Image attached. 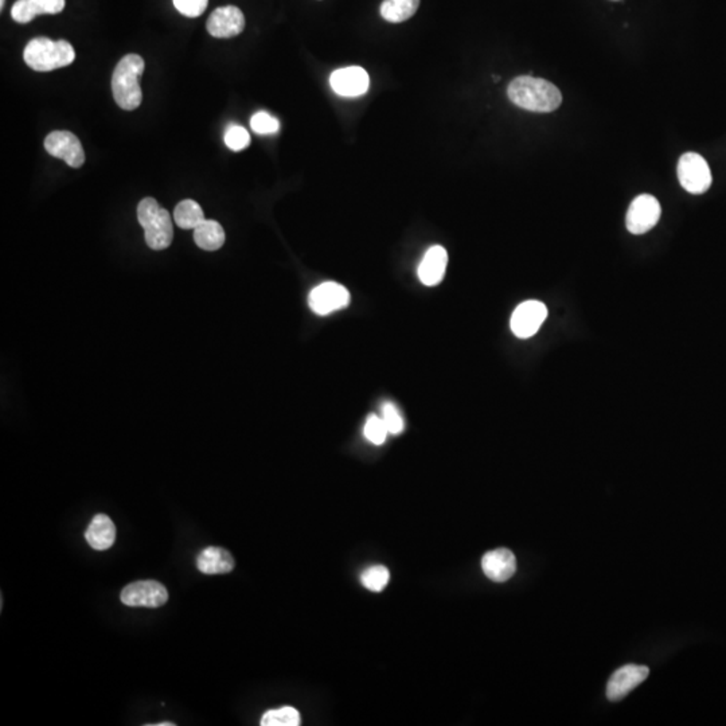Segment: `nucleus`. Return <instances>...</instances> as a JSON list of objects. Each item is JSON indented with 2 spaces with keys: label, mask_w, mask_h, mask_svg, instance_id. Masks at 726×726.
Listing matches in <instances>:
<instances>
[{
  "label": "nucleus",
  "mask_w": 726,
  "mask_h": 726,
  "mask_svg": "<svg viewBox=\"0 0 726 726\" xmlns=\"http://www.w3.org/2000/svg\"><path fill=\"white\" fill-rule=\"evenodd\" d=\"M507 96L516 107L530 112H553L562 102L561 91L554 83L532 75L514 78L508 85Z\"/></svg>",
  "instance_id": "f257e3e1"
},
{
  "label": "nucleus",
  "mask_w": 726,
  "mask_h": 726,
  "mask_svg": "<svg viewBox=\"0 0 726 726\" xmlns=\"http://www.w3.org/2000/svg\"><path fill=\"white\" fill-rule=\"evenodd\" d=\"M144 72V59L137 54L123 56L112 75L115 101L124 110H134L143 99L140 77Z\"/></svg>",
  "instance_id": "f03ea898"
},
{
  "label": "nucleus",
  "mask_w": 726,
  "mask_h": 726,
  "mask_svg": "<svg viewBox=\"0 0 726 726\" xmlns=\"http://www.w3.org/2000/svg\"><path fill=\"white\" fill-rule=\"evenodd\" d=\"M23 58L27 66L35 72H51L73 64L75 51L67 40L38 37L27 43Z\"/></svg>",
  "instance_id": "7ed1b4c3"
},
{
  "label": "nucleus",
  "mask_w": 726,
  "mask_h": 726,
  "mask_svg": "<svg viewBox=\"0 0 726 726\" xmlns=\"http://www.w3.org/2000/svg\"><path fill=\"white\" fill-rule=\"evenodd\" d=\"M137 220L144 229L145 242L153 250H163L174 238L171 215L153 198H144L137 206Z\"/></svg>",
  "instance_id": "20e7f679"
},
{
  "label": "nucleus",
  "mask_w": 726,
  "mask_h": 726,
  "mask_svg": "<svg viewBox=\"0 0 726 726\" xmlns=\"http://www.w3.org/2000/svg\"><path fill=\"white\" fill-rule=\"evenodd\" d=\"M678 179L687 193L698 195L706 193L713 177L709 164L699 153L686 152L678 161Z\"/></svg>",
  "instance_id": "39448f33"
},
{
  "label": "nucleus",
  "mask_w": 726,
  "mask_h": 726,
  "mask_svg": "<svg viewBox=\"0 0 726 726\" xmlns=\"http://www.w3.org/2000/svg\"><path fill=\"white\" fill-rule=\"evenodd\" d=\"M661 214V203L658 199L650 194H642L629 204L626 217L627 229L632 234L647 233L655 228Z\"/></svg>",
  "instance_id": "423d86ee"
},
{
  "label": "nucleus",
  "mask_w": 726,
  "mask_h": 726,
  "mask_svg": "<svg viewBox=\"0 0 726 726\" xmlns=\"http://www.w3.org/2000/svg\"><path fill=\"white\" fill-rule=\"evenodd\" d=\"M120 600L128 607L158 608L169 601V592L158 581H134L121 591Z\"/></svg>",
  "instance_id": "0eeeda50"
},
{
  "label": "nucleus",
  "mask_w": 726,
  "mask_h": 726,
  "mask_svg": "<svg viewBox=\"0 0 726 726\" xmlns=\"http://www.w3.org/2000/svg\"><path fill=\"white\" fill-rule=\"evenodd\" d=\"M350 292L338 282L327 281L317 285L309 292L308 304L315 314H333L339 309L346 308L350 304Z\"/></svg>",
  "instance_id": "6e6552de"
},
{
  "label": "nucleus",
  "mask_w": 726,
  "mask_h": 726,
  "mask_svg": "<svg viewBox=\"0 0 726 726\" xmlns=\"http://www.w3.org/2000/svg\"><path fill=\"white\" fill-rule=\"evenodd\" d=\"M548 317V308L542 301L527 300L519 304L511 316V331L521 339L532 338Z\"/></svg>",
  "instance_id": "1a4fd4ad"
},
{
  "label": "nucleus",
  "mask_w": 726,
  "mask_h": 726,
  "mask_svg": "<svg viewBox=\"0 0 726 726\" xmlns=\"http://www.w3.org/2000/svg\"><path fill=\"white\" fill-rule=\"evenodd\" d=\"M45 150L54 158L66 161L67 166L73 169H80L85 163L82 144L72 132H51L45 139Z\"/></svg>",
  "instance_id": "9d476101"
},
{
  "label": "nucleus",
  "mask_w": 726,
  "mask_h": 726,
  "mask_svg": "<svg viewBox=\"0 0 726 726\" xmlns=\"http://www.w3.org/2000/svg\"><path fill=\"white\" fill-rule=\"evenodd\" d=\"M650 670L647 666L627 664L613 672L608 680L607 696L609 701H620L627 694L647 679Z\"/></svg>",
  "instance_id": "9b49d317"
},
{
  "label": "nucleus",
  "mask_w": 726,
  "mask_h": 726,
  "mask_svg": "<svg viewBox=\"0 0 726 726\" xmlns=\"http://www.w3.org/2000/svg\"><path fill=\"white\" fill-rule=\"evenodd\" d=\"M207 32L214 38H233L245 29V16L236 5H225L212 11L207 19Z\"/></svg>",
  "instance_id": "f8f14e48"
},
{
  "label": "nucleus",
  "mask_w": 726,
  "mask_h": 726,
  "mask_svg": "<svg viewBox=\"0 0 726 726\" xmlns=\"http://www.w3.org/2000/svg\"><path fill=\"white\" fill-rule=\"evenodd\" d=\"M330 85L339 96L358 97L367 91L370 78L363 67H343L331 74Z\"/></svg>",
  "instance_id": "ddd939ff"
},
{
  "label": "nucleus",
  "mask_w": 726,
  "mask_h": 726,
  "mask_svg": "<svg viewBox=\"0 0 726 726\" xmlns=\"http://www.w3.org/2000/svg\"><path fill=\"white\" fill-rule=\"evenodd\" d=\"M481 569L489 580L505 583L515 575V556L508 549H495L484 554L481 558Z\"/></svg>",
  "instance_id": "4468645a"
},
{
  "label": "nucleus",
  "mask_w": 726,
  "mask_h": 726,
  "mask_svg": "<svg viewBox=\"0 0 726 726\" xmlns=\"http://www.w3.org/2000/svg\"><path fill=\"white\" fill-rule=\"evenodd\" d=\"M448 265V253L440 245H435L425 253L419 266V279L427 287H435L443 281Z\"/></svg>",
  "instance_id": "2eb2a0df"
},
{
  "label": "nucleus",
  "mask_w": 726,
  "mask_h": 726,
  "mask_svg": "<svg viewBox=\"0 0 726 726\" xmlns=\"http://www.w3.org/2000/svg\"><path fill=\"white\" fill-rule=\"evenodd\" d=\"M234 565L233 556L226 549L215 546L203 549L196 558V567L203 575H226L234 569Z\"/></svg>",
  "instance_id": "dca6fc26"
},
{
  "label": "nucleus",
  "mask_w": 726,
  "mask_h": 726,
  "mask_svg": "<svg viewBox=\"0 0 726 726\" xmlns=\"http://www.w3.org/2000/svg\"><path fill=\"white\" fill-rule=\"evenodd\" d=\"M85 540L94 550H108L116 540V526L105 514H97L85 532Z\"/></svg>",
  "instance_id": "f3484780"
},
{
  "label": "nucleus",
  "mask_w": 726,
  "mask_h": 726,
  "mask_svg": "<svg viewBox=\"0 0 726 726\" xmlns=\"http://www.w3.org/2000/svg\"><path fill=\"white\" fill-rule=\"evenodd\" d=\"M194 241L201 249L214 252L225 244V231L217 220H204L194 229Z\"/></svg>",
  "instance_id": "a211bd4d"
},
{
  "label": "nucleus",
  "mask_w": 726,
  "mask_h": 726,
  "mask_svg": "<svg viewBox=\"0 0 726 726\" xmlns=\"http://www.w3.org/2000/svg\"><path fill=\"white\" fill-rule=\"evenodd\" d=\"M419 0H384L381 15L390 23L408 21L419 10Z\"/></svg>",
  "instance_id": "6ab92c4d"
},
{
  "label": "nucleus",
  "mask_w": 726,
  "mask_h": 726,
  "mask_svg": "<svg viewBox=\"0 0 726 726\" xmlns=\"http://www.w3.org/2000/svg\"><path fill=\"white\" fill-rule=\"evenodd\" d=\"M174 220L180 229H195L203 222V210L193 199H185L175 207Z\"/></svg>",
  "instance_id": "aec40b11"
},
{
  "label": "nucleus",
  "mask_w": 726,
  "mask_h": 726,
  "mask_svg": "<svg viewBox=\"0 0 726 726\" xmlns=\"http://www.w3.org/2000/svg\"><path fill=\"white\" fill-rule=\"evenodd\" d=\"M260 723L263 726H298L301 723L300 713L292 706L268 710Z\"/></svg>",
  "instance_id": "412c9836"
},
{
  "label": "nucleus",
  "mask_w": 726,
  "mask_h": 726,
  "mask_svg": "<svg viewBox=\"0 0 726 726\" xmlns=\"http://www.w3.org/2000/svg\"><path fill=\"white\" fill-rule=\"evenodd\" d=\"M390 580L389 569L382 565L368 567L360 575V583L371 592H381L386 588Z\"/></svg>",
  "instance_id": "4be33fe9"
},
{
  "label": "nucleus",
  "mask_w": 726,
  "mask_h": 726,
  "mask_svg": "<svg viewBox=\"0 0 726 726\" xmlns=\"http://www.w3.org/2000/svg\"><path fill=\"white\" fill-rule=\"evenodd\" d=\"M363 433H365L366 438H367L370 443L376 444V445H381V444H384L385 440H386V436L389 432H387L384 419H382L381 417L376 416V414H371V416H368L367 421H366Z\"/></svg>",
  "instance_id": "5701e85b"
},
{
  "label": "nucleus",
  "mask_w": 726,
  "mask_h": 726,
  "mask_svg": "<svg viewBox=\"0 0 726 726\" xmlns=\"http://www.w3.org/2000/svg\"><path fill=\"white\" fill-rule=\"evenodd\" d=\"M223 140L231 151H242L249 147L250 134L244 126L231 125L226 129Z\"/></svg>",
  "instance_id": "b1692460"
},
{
  "label": "nucleus",
  "mask_w": 726,
  "mask_h": 726,
  "mask_svg": "<svg viewBox=\"0 0 726 726\" xmlns=\"http://www.w3.org/2000/svg\"><path fill=\"white\" fill-rule=\"evenodd\" d=\"M250 126L258 134H276L280 129V123L276 117L268 112H257L250 118Z\"/></svg>",
  "instance_id": "393cba45"
},
{
  "label": "nucleus",
  "mask_w": 726,
  "mask_h": 726,
  "mask_svg": "<svg viewBox=\"0 0 726 726\" xmlns=\"http://www.w3.org/2000/svg\"><path fill=\"white\" fill-rule=\"evenodd\" d=\"M38 15H39V11H38L34 0H18L11 10V16L18 23H29Z\"/></svg>",
  "instance_id": "a878e982"
},
{
  "label": "nucleus",
  "mask_w": 726,
  "mask_h": 726,
  "mask_svg": "<svg viewBox=\"0 0 726 726\" xmlns=\"http://www.w3.org/2000/svg\"><path fill=\"white\" fill-rule=\"evenodd\" d=\"M382 419H384L385 425H386L387 432L393 433V435H398V433L402 432V417H401L400 411H397V408H395L393 403H385L384 408H382Z\"/></svg>",
  "instance_id": "bb28decb"
},
{
  "label": "nucleus",
  "mask_w": 726,
  "mask_h": 726,
  "mask_svg": "<svg viewBox=\"0 0 726 726\" xmlns=\"http://www.w3.org/2000/svg\"><path fill=\"white\" fill-rule=\"evenodd\" d=\"M207 3L209 0H174L175 8L188 18L202 15L207 8Z\"/></svg>",
  "instance_id": "cd10ccee"
},
{
  "label": "nucleus",
  "mask_w": 726,
  "mask_h": 726,
  "mask_svg": "<svg viewBox=\"0 0 726 726\" xmlns=\"http://www.w3.org/2000/svg\"><path fill=\"white\" fill-rule=\"evenodd\" d=\"M34 3L39 11V15H43V13L54 15V13H61L65 8V0H34Z\"/></svg>",
  "instance_id": "c85d7f7f"
},
{
  "label": "nucleus",
  "mask_w": 726,
  "mask_h": 726,
  "mask_svg": "<svg viewBox=\"0 0 726 726\" xmlns=\"http://www.w3.org/2000/svg\"><path fill=\"white\" fill-rule=\"evenodd\" d=\"M4 3H5V0H0V8H3V5H4Z\"/></svg>",
  "instance_id": "c756f323"
},
{
  "label": "nucleus",
  "mask_w": 726,
  "mask_h": 726,
  "mask_svg": "<svg viewBox=\"0 0 726 726\" xmlns=\"http://www.w3.org/2000/svg\"><path fill=\"white\" fill-rule=\"evenodd\" d=\"M612 2H620V0H612Z\"/></svg>",
  "instance_id": "7c9ffc66"
}]
</instances>
